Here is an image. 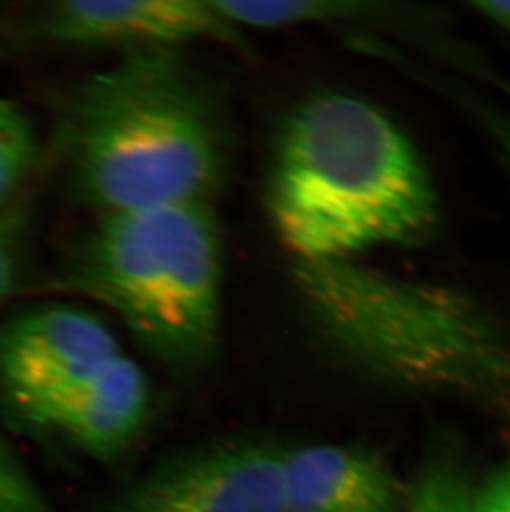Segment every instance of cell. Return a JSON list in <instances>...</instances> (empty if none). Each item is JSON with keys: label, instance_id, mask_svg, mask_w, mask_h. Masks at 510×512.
<instances>
[{"label": "cell", "instance_id": "1", "mask_svg": "<svg viewBox=\"0 0 510 512\" xmlns=\"http://www.w3.org/2000/svg\"><path fill=\"white\" fill-rule=\"evenodd\" d=\"M267 209L295 261H348L370 247L423 241L438 198L408 136L361 98L322 93L287 116Z\"/></svg>", "mask_w": 510, "mask_h": 512}, {"label": "cell", "instance_id": "2", "mask_svg": "<svg viewBox=\"0 0 510 512\" xmlns=\"http://www.w3.org/2000/svg\"><path fill=\"white\" fill-rule=\"evenodd\" d=\"M65 181L102 216L207 203L227 168L229 135L211 87L176 50L130 52L68 100Z\"/></svg>", "mask_w": 510, "mask_h": 512}, {"label": "cell", "instance_id": "3", "mask_svg": "<svg viewBox=\"0 0 510 512\" xmlns=\"http://www.w3.org/2000/svg\"><path fill=\"white\" fill-rule=\"evenodd\" d=\"M294 284L323 342L366 377L510 416V335L469 295L352 259L295 261Z\"/></svg>", "mask_w": 510, "mask_h": 512}, {"label": "cell", "instance_id": "4", "mask_svg": "<svg viewBox=\"0 0 510 512\" xmlns=\"http://www.w3.org/2000/svg\"><path fill=\"white\" fill-rule=\"evenodd\" d=\"M169 367L211 362L221 335V234L209 203L106 214L63 269Z\"/></svg>", "mask_w": 510, "mask_h": 512}, {"label": "cell", "instance_id": "5", "mask_svg": "<svg viewBox=\"0 0 510 512\" xmlns=\"http://www.w3.org/2000/svg\"><path fill=\"white\" fill-rule=\"evenodd\" d=\"M282 453L252 438L201 446L138 479L116 512H284Z\"/></svg>", "mask_w": 510, "mask_h": 512}, {"label": "cell", "instance_id": "6", "mask_svg": "<svg viewBox=\"0 0 510 512\" xmlns=\"http://www.w3.org/2000/svg\"><path fill=\"white\" fill-rule=\"evenodd\" d=\"M121 350L97 317L72 307H40L0 322V405L63 387Z\"/></svg>", "mask_w": 510, "mask_h": 512}, {"label": "cell", "instance_id": "7", "mask_svg": "<svg viewBox=\"0 0 510 512\" xmlns=\"http://www.w3.org/2000/svg\"><path fill=\"white\" fill-rule=\"evenodd\" d=\"M150 410L145 373L123 353L10 413L27 425L65 436L93 458L111 459L133 443Z\"/></svg>", "mask_w": 510, "mask_h": 512}, {"label": "cell", "instance_id": "8", "mask_svg": "<svg viewBox=\"0 0 510 512\" xmlns=\"http://www.w3.org/2000/svg\"><path fill=\"white\" fill-rule=\"evenodd\" d=\"M39 30L62 44L116 47L126 54L174 50L198 40L232 44L241 39L211 0L60 2L45 10Z\"/></svg>", "mask_w": 510, "mask_h": 512}, {"label": "cell", "instance_id": "9", "mask_svg": "<svg viewBox=\"0 0 510 512\" xmlns=\"http://www.w3.org/2000/svg\"><path fill=\"white\" fill-rule=\"evenodd\" d=\"M282 501L284 512H396L406 494L373 451L305 445L284 448Z\"/></svg>", "mask_w": 510, "mask_h": 512}, {"label": "cell", "instance_id": "10", "mask_svg": "<svg viewBox=\"0 0 510 512\" xmlns=\"http://www.w3.org/2000/svg\"><path fill=\"white\" fill-rule=\"evenodd\" d=\"M214 9L234 27L284 29L330 22H393L409 14L391 12L388 5L352 0H211Z\"/></svg>", "mask_w": 510, "mask_h": 512}, {"label": "cell", "instance_id": "11", "mask_svg": "<svg viewBox=\"0 0 510 512\" xmlns=\"http://www.w3.org/2000/svg\"><path fill=\"white\" fill-rule=\"evenodd\" d=\"M476 484L461 451L439 445L421 464L408 496V512H474Z\"/></svg>", "mask_w": 510, "mask_h": 512}, {"label": "cell", "instance_id": "12", "mask_svg": "<svg viewBox=\"0 0 510 512\" xmlns=\"http://www.w3.org/2000/svg\"><path fill=\"white\" fill-rule=\"evenodd\" d=\"M35 156V138L27 116L17 105L0 97V209L29 173Z\"/></svg>", "mask_w": 510, "mask_h": 512}, {"label": "cell", "instance_id": "13", "mask_svg": "<svg viewBox=\"0 0 510 512\" xmlns=\"http://www.w3.org/2000/svg\"><path fill=\"white\" fill-rule=\"evenodd\" d=\"M0 512H53L27 469L0 438Z\"/></svg>", "mask_w": 510, "mask_h": 512}, {"label": "cell", "instance_id": "14", "mask_svg": "<svg viewBox=\"0 0 510 512\" xmlns=\"http://www.w3.org/2000/svg\"><path fill=\"white\" fill-rule=\"evenodd\" d=\"M25 213L27 211L15 203L0 209V305L14 289L19 272Z\"/></svg>", "mask_w": 510, "mask_h": 512}, {"label": "cell", "instance_id": "15", "mask_svg": "<svg viewBox=\"0 0 510 512\" xmlns=\"http://www.w3.org/2000/svg\"><path fill=\"white\" fill-rule=\"evenodd\" d=\"M474 512H510V461L477 484Z\"/></svg>", "mask_w": 510, "mask_h": 512}, {"label": "cell", "instance_id": "16", "mask_svg": "<svg viewBox=\"0 0 510 512\" xmlns=\"http://www.w3.org/2000/svg\"><path fill=\"white\" fill-rule=\"evenodd\" d=\"M467 107L472 115L479 118L487 135L491 136L492 145L506 163V170L510 176V112L476 102H467Z\"/></svg>", "mask_w": 510, "mask_h": 512}, {"label": "cell", "instance_id": "17", "mask_svg": "<svg viewBox=\"0 0 510 512\" xmlns=\"http://www.w3.org/2000/svg\"><path fill=\"white\" fill-rule=\"evenodd\" d=\"M471 5L481 17L510 34V2H474Z\"/></svg>", "mask_w": 510, "mask_h": 512}]
</instances>
